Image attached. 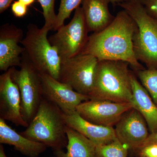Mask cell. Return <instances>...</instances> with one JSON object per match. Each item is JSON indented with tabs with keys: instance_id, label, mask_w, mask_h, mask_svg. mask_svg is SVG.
<instances>
[{
	"instance_id": "cell-1",
	"label": "cell",
	"mask_w": 157,
	"mask_h": 157,
	"mask_svg": "<svg viewBox=\"0 0 157 157\" xmlns=\"http://www.w3.org/2000/svg\"><path fill=\"white\" fill-rule=\"evenodd\" d=\"M137 30V24L126 11H119L106 28L89 36L82 53L91 55L99 61L127 62L137 70H143L134 52L133 38Z\"/></svg>"
},
{
	"instance_id": "cell-2",
	"label": "cell",
	"mask_w": 157,
	"mask_h": 157,
	"mask_svg": "<svg viewBox=\"0 0 157 157\" xmlns=\"http://www.w3.org/2000/svg\"><path fill=\"white\" fill-rule=\"evenodd\" d=\"M129 65L122 61H99L90 100L131 104L133 91Z\"/></svg>"
},
{
	"instance_id": "cell-3",
	"label": "cell",
	"mask_w": 157,
	"mask_h": 157,
	"mask_svg": "<svg viewBox=\"0 0 157 157\" xmlns=\"http://www.w3.org/2000/svg\"><path fill=\"white\" fill-rule=\"evenodd\" d=\"M64 114L56 105L43 97L36 115L26 129L20 134L60 150L68 141Z\"/></svg>"
},
{
	"instance_id": "cell-4",
	"label": "cell",
	"mask_w": 157,
	"mask_h": 157,
	"mask_svg": "<svg viewBox=\"0 0 157 157\" xmlns=\"http://www.w3.org/2000/svg\"><path fill=\"white\" fill-rule=\"evenodd\" d=\"M133 18L137 26L133 38L135 56L147 69H157V19L147 13L140 0L118 4Z\"/></svg>"
},
{
	"instance_id": "cell-5",
	"label": "cell",
	"mask_w": 157,
	"mask_h": 157,
	"mask_svg": "<svg viewBox=\"0 0 157 157\" xmlns=\"http://www.w3.org/2000/svg\"><path fill=\"white\" fill-rule=\"evenodd\" d=\"M50 30L45 25L39 28L36 25L29 24L21 44L39 73L48 74L58 80L62 61L56 48L51 44L47 37Z\"/></svg>"
},
{
	"instance_id": "cell-6",
	"label": "cell",
	"mask_w": 157,
	"mask_h": 157,
	"mask_svg": "<svg viewBox=\"0 0 157 157\" xmlns=\"http://www.w3.org/2000/svg\"><path fill=\"white\" fill-rule=\"evenodd\" d=\"M19 67V70L11 67V78L19 88L21 114L29 124L36 113L43 97L42 81L39 72L29 59L25 51Z\"/></svg>"
},
{
	"instance_id": "cell-7",
	"label": "cell",
	"mask_w": 157,
	"mask_h": 157,
	"mask_svg": "<svg viewBox=\"0 0 157 157\" xmlns=\"http://www.w3.org/2000/svg\"><path fill=\"white\" fill-rule=\"evenodd\" d=\"M48 40L56 48L62 61L81 54L87 44L89 33L82 7L75 10L68 24L60 27Z\"/></svg>"
},
{
	"instance_id": "cell-8",
	"label": "cell",
	"mask_w": 157,
	"mask_h": 157,
	"mask_svg": "<svg viewBox=\"0 0 157 157\" xmlns=\"http://www.w3.org/2000/svg\"><path fill=\"white\" fill-rule=\"evenodd\" d=\"M98 62L94 56L82 53L63 61L58 80L89 96L94 86Z\"/></svg>"
},
{
	"instance_id": "cell-9",
	"label": "cell",
	"mask_w": 157,
	"mask_h": 157,
	"mask_svg": "<svg viewBox=\"0 0 157 157\" xmlns=\"http://www.w3.org/2000/svg\"><path fill=\"white\" fill-rule=\"evenodd\" d=\"M132 108L130 103L89 100L78 105L76 111L82 117L92 123L113 127L123 115Z\"/></svg>"
},
{
	"instance_id": "cell-10",
	"label": "cell",
	"mask_w": 157,
	"mask_h": 157,
	"mask_svg": "<svg viewBox=\"0 0 157 157\" xmlns=\"http://www.w3.org/2000/svg\"><path fill=\"white\" fill-rule=\"evenodd\" d=\"M39 74L43 97L56 105L64 114L75 112L78 105L90 100L89 96L77 92L69 85L61 82L48 74Z\"/></svg>"
},
{
	"instance_id": "cell-11",
	"label": "cell",
	"mask_w": 157,
	"mask_h": 157,
	"mask_svg": "<svg viewBox=\"0 0 157 157\" xmlns=\"http://www.w3.org/2000/svg\"><path fill=\"white\" fill-rule=\"evenodd\" d=\"M11 68L0 76V116L17 126L27 127L21 112V97L17 85L11 78Z\"/></svg>"
},
{
	"instance_id": "cell-12",
	"label": "cell",
	"mask_w": 157,
	"mask_h": 157,
	"mask_svg": "<svg viewBox=\"0 0 157 157\" xmlns=\"http://www.w3.org/2000/svg\"><path fill=\"white\" fill-rule=\"evenodd\" d=\"M115 126L117 139L131 149H139L149 135L146 121L135 108L126 112Z\"/></svg>"
},
{
	"instance_id": "cell-13",
	"label": "cell",
	"mask_w": 157,
	"mask_h": 157,
	"mask_svg": "<svg viewBox=\"0 0 157 157\" xmlns=\"http://www.w3.org/2000/svg\"><path fill=\"white\" fill-rule=\"evenodd\" d=\"M23 32L14 25L5 24L0 29V70L19 67L25 49L19 45L24 38Z\"/></svg>"
},
{
	"instance_id": "cell-14",
	"label": "cell",
	"mask_w": 157,
	"mask_h": 157,
	"mask_svg": "<svg viewBox=\"0 0 157 157\" xmlns=\"http://www.w3.org/2000/svg\"><path fill=\"white\" fill-rule=\"evenodd\" d=\"M64 118L67 126L83 135L96 146L107 144L117 138L113 127L92 123L82 117L76 111L64 114Z\"/></svg>"
},
{
	"instance_id": "cell-15",
	"label": "cell",
	"mask_w": 157,
	"mask_h": 157,
	"mask_svg": "<svg viewBox=\"0 0 157 157\" xmlns=\"http://www.w3.org/2000/svg\"><path fill=\"white\" fill-rule=\"evenodd\" d=\"M133 96L131 104L146 121L151 133L157 132V106L146 89L132 74Z\"/></svg>"
},
{
	"instance_id": "cell-16",
	"label": "cell",
	"mask_w": 157,
	"mask_h": 157,
	"mask_svg": "<svg viewBox=\"0 0 157 157\" xmlns=\"http://www.w3.org/2000/svg\"><path fill=\"white\" fill-rule=\"evenodd\" d=\"M108 0H83L82 7L89 32L98 33L112 22L115 16L109 12Z\"/></svg>"
},
{
	"instance_id": "cell-17",
	"label": "cell",
	"mask_w": 157,
	"mask_h": 157,
	"mask_svg": "<svg viewBox=\"0 0 157 157\" xmlns=\"http://www.w3.org/2000/svg\"><path fill=\"white\" fill-rule=\"evenodd\" d=\"M0 143L14 146L22 154L29 157H37L45 151L44 144L30 140L11 128L6 121L0 118Z\"/></svg>"
},
{
	"instance_id": "cell-18",
	"label": "cell",
	"mask_w": 157,
	"mask_h": 157,
	"mask_svg": "<svg viewBox=\"0 0 157 157\" xmlns=\"http://www.w3.org/2000/svg\"><path fill=\"white\" fill-rule=\"evenodd\" d=\"M67 151H56L58 157H96V146L83 135L67 125Z\"/></svg>"
},
{
	"instance_id": "cell-19",
	"label": "cell",
	"mask_w": 157,
	"mask_h": 157,
	"mask_svg": "<svg viewBox=\"0 0 157 157\" xmlns=\"http://www.w3.org/2000/svg\"><path fill=\"white\" fill-rule=\"evenodd\" d=\"M128 149L117 138L107 144L96 146V157H127Z\"/></svg>"
},
{
	"instance_id": "cell-20",
	"label": "cell",
	"mask_w": 157,
	"mask_h": 157,
	"mask_svg": "<svg viewBox=\"0 0 157 157\" xmlns=\"http://www.w3.org/2000/svg\"><path fill=\"white\" fill-rule=\"evenodd\" d=\"M140 82L157 106V69L137 70Z\"/></svg>"
},
{
	"instance_id": "cell-21",
	"label": "cell",
	"mask_w": 157,
	"mask_h": 157,
	"mask_svg": "<svg viewBox=\"0 0 157 157\" xmlns=\"http://www.w3.org/2000/svg\"><path fill=\"white\" fill-rule=\"evenodd\" d=\"M83 0H60L58 14L53 30L57 31L64 24L65 20L69 18L74 10L79 7Z\"/></svg>"
},
{
	"instance_id": "cell-22",
	"label": "cell",
	"mask_w": 157,
	"mask_h": 157,
	"mask_svg": "<svg viewBox=\"0 0 157 157\" xmlns=\"http://www.w3.org/2000/svg\"><path fill=\"white\" fill-rule=\"evenodd\" d=\"M40 3L45 19L44 25L53 30L56 21L57 14L55 11V0H38Z\"/></svg>"
},
{
	"instance_id": "cell-23",
	"label": "cell",
	"mask_w": 157,
	"mask_h": 157,
	"mask_svg": "<svg viewBox=\"0 0 157 157\" xmlns=\"http://www.w3.org/2000/svg\"><path fill=\"white\" fill-rule=\"evenodd\" d=\"M138 150L140 157H157V144H147Z\"/></svg>"
},
{
	"instance_id": "cell-24",
	"label": "cell",
	"mask_w": 157,
	"mask_h": 157,
	"mask_svg": "<svg viewBox=\"0 0 157 157\" xmlns=\"http://www.w3.org/2000/svg\"><path fill=\"white\" fill-rule=\"evenodd\" d=\"M27 7L19 1H15L11 6V11L15 17H23L27 12Z\"/></svg>"
},
{
	"instance_id": "cell-25",
	"label": "cell",
	"mask_w": 157,
	"mask_h": 157,
	"mask_svg": "<svg viewBox=\"0 0 157 157\" xmlns=\"http://www.w3.org/2000/svg\"><path fill=\"white\" fill-rule=\"evenodd\" d=\"M150 15L157 19V0H140Z\"/></svg>"
},
{
	"instance_id": "cell-26",
	"label": "cell",
	"mask_w": 157,
	"mask_h": 157,
	"mask_svg": "<svg viewBox=\"0 0 157 157\" xmlns=\"http://www.w3.org/2000/svg\"><path fill=\"white\" fill-rule=\"evenodd\" d=\"M157 144V132L150 134L147 139L145 140L141 147L147 144Z\"/></svg>"
},
{
	"instance_id": "cell-27",
	"label": "cell",
	"mask_w": 157,
	"mask_h": 157,
	"mask_svg": "<svg viewBox=\"0 0 157 157\" xmlns=\"http://www.w3.org/2000/svg\"><path fill=\"white\" fill-rule=\"evenodd\" d=\"M13 0H0V13H2L9 8Z\"/></svg>"
},
{
	"instance_id": "cell-28",
	"label": "cell",
	"mask_w": 157,
	"mask_h": 157,
	"mask_svg": "<svg viewBox=\"0 0 157 157\" xmlns=\"http://www.w3.org/2000/svg\"><path fill=\"white\" fill-rule=\"evenodd\" d=\"M21 2L25 5L27 6H30L35 2V0H18Z\"/></svg>"
},
{
	"instance_id": "cell-29",
	"label": "cell",
	"mask_w": 157,
	"mask_h": 157,
	"mask_svg": "<svg viewBox=\"0 0 157 157\" xmlns=\"http://www.w3.org/2000/svg\"><path fill=\"white\" fill-rule=\"evenodd\" d=\"M109 3H112L113 4H118L120 3L124 2H127L129 0H108Z\"/></svg>"
},
{
	"instance_id": "cell-30",
	"label": "cell",
	"mask_w": 157,
	"mask_h": 157,
	"mask_svg": "<svg viewBox=\"0 0 157 157\" xmlns=\"http://www.w3.org/2000/svg\"><path fill=\"white\" fill-rule=\"evenodd\" d=\"M0 157H7L4 151V148L2 145L0 146Z\"/></svg>"
}]
</instances>
